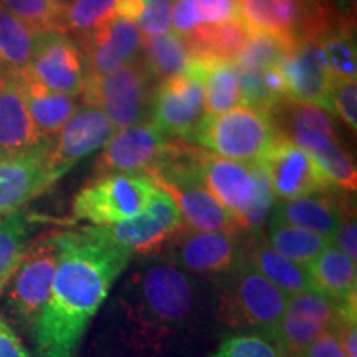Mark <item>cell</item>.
I'll use <instances>...</instances> for the list:
<instances>
[{"instance_id":"obj_1","label":"cell","mask_w":357,"mask_h":357,"mask_svg":"<svg viewBox=\"0 0 357 357\" xmlns=\"http://www.w3.org/2000/svg\"><path fill=\"white\" fill-rule=\"evenodd\" d=\"M55 235L60 257L52 293L30 336L37 357H77L89 324L132 253L93 227Z\"/></svg>"},{"instance_id":"obj_2","label":"cell","mask_w":357,"mask_h":357,"mask_svg":"<svg viewBox=\"0 0 357 357\" xmlns=\"http://www.w3.org/2000/svg\"><path fill=\"white\" fill-rule=\"evenodd\" d=\"M114 305L108 334L131 357L166 354L192 333L202 311L197 280L169 260L144 261L129 276Z\"/></svg>"},{"instance_id":"obj_3","label":"cell","mask_w":357,"mask_h":357,"mask_svg":"<svg viewBox=\"0 0 357 357\" xmlns=\"http://www.w3.org/2000/svg\"><path fill=\"white\" fill-rule=\"evenodd\" d=\"M199 172L205 189L235 218L243 234H260L276 197L260 162H236L199 149Z\"/></svg>"},{"instance_id":"obj_4","label":"cell","mask_w":357,"mask_h":357,"mask_svg":"<svg viewBox=\"0 0 357 357\" xmlns=\"http://www.w3.org/2000/svg\"><path fill=\"white\" fill-rule=\"evenodd\" d=\"M287 303V294L245 258L243 265L222 281L218 316L227 324L273 339Z\"/></svg>"},{"instance_id":"obj_5","label":"cell","mask_w":357,"mask_h":357,"mask_svg":"<svg viewBox=\"0 0 357 357\" xmlns=\"http://www.w3.org/2000/svg\"><path fill=\"white\" fill-rule=\"evenodd\" d=\"M278 137L270 114L240 106L218 116H205L195 132L197 142L208 153L236 162H261Z\"/></svg>"},{"instance_id":"obj_6","label":"cell","mask_w":357,"mask_h":357,"mask_svg":"<svg viewBox=\"0 0 357 357\" xmlns=\"http://www.w3.org/2000/svg\"><path fill=\"white\" fill-rule=\"evenodd\" d=\"M158 190L147 174H105L78 192L73 215L91 227L116 225L144 212Z\"/></svg>"},{"instance_id":"obj_7","label":"cell","mask_w":357,"mask_h":357,"mask_svg":"<svg viewBox=\"0 0 357 357\" xmlns=\"http://www.w3.org/2000/svg\"><path fill=\"white\" fill-rule=\"evenodd\" d=\"M60 257L56 235H42L26 248L2 296L7 312L17 326L32 331L52 293L53 278Z\"/></svg>"},{"instance_id":"obj_8","label":"cell","mask_w":357,"mask_h":357,"mask_svg":"<svg viewBox=\"0 0 357 357\" xmlns=\"http://www.w3.org/2000/svg\"><path fill=\"white\" fill-rule=\"evenodd\" d=\"M205 63L192 60L177 77L159 82L151 101L149 123L172 141L192 142L205 113Z\"/></svg>"},{"instance_id":"obj_9","label":"cell","mask_w":357,"mask_h":357,"mask_svg":"<svg viewBox=\"0 0 357 357\" xmlns=\"http://www.w3.org/2000/svg\"><path fill=\"white\" fill-rule=\"evenodd\" d=\"M154 86L139 58L106 77H88L82 95L83 102L105 111L119 131L149 121Z\"/></svg>"},{"instance_id":"obj_10","label":"cell","mask_w":357,"mask_h":357,"mask_svg":"<svg viewBox=\"0 0 357 357\" xmlns=\"http://www.w3.org/2000/svg\"><path fill=\"white\" fill-rule=\"evenodd\" d=\"M167 260L200 278L225 281L243 265L245 247L240 236L182 230L172 238Z\"/></svg>"},{"instance_id":"obj_11","label":"cell","mask_w":357,"mask_h":357,"mask_svg":"<svg viewBox=\"0 0 357 357\" xmlns=\"http://www.w3.org/2000/svg\"><path fill=\"white\" fill-rule=\"evenodd\" d=\"M98 234L129 253L154 255L172 242L176 235L185 230L184 218L171 195L158 190L146 211L131 220L108 227H93Z\"/></svg>"},{"instance_id":"obj_12","label":"cell","mask_w":357,"mask_h":357,"mask_svg":"<svg viewBox=\"0 0 357 357\" xmlns=\"http://www.w3.org/2000/svg\"><path fill=\"white\" fill-rule=\"evenodd\" d=\"M20 73L52 91L75 98L82 95L88 78L86 63L78 43L60 32L38 35L32 60Z\"/></svg>"},{"instance_id":"obj_13","label":"cell","mask_w":357,"mask_h":357,"mask_svg":"<svg viewBox=\"0 0 357 357\" xmlns=\"http://www.w3.org/2000/svg\"><path fill=\"white\" fill-rule=\"evenodd\" d=\"M53 141L26 154L0 159V220L22 211L63 177L52 164Z\"/></svg>"},{"instance_id":"obj_14","label":"cell","mask_w":357,"mask_h":357,"mask_svg":"<svg viewBox=\"0 0 357 357\" xmlns=\"http://www.w3.org/2000/svg\"><path fill=\"white\" fill-rule=\"evenodd\" d=\"M342 310L314 289L294 294L288 298L273 341L287 357H300L321 334L337 324Z\"/></svg>"},{"instance_id":"obj_15","label":"cell","mask_w":357,"mask_h":357,"mask_svg":"<svg viewBox=\"0 0 357 357\" xmlns=\"http://www.w3.org/2000/svg\"><path fill=\"white\" fill-rule=\"evenodd\" d=\"M174 142L149 121L119 129L102 147L96 174H149L169 154Z\"/></svg>"},{"instance_id":"obj_16","label":"cell","mask_w":357,"mask_h":357,"mask_svg":"<svg viewBox=\"0 0 357 357\" xmlns=\"http://www.w3.org/2000/svg\"><path fill=\"white\" fill-rule=\"evenodd\" d=\"M260 164L278 200L296 199L333 189L316 160L305 149L280 134Z\"/></svg>"},{"instance_id":"obj_17","label":"cell","mask_w":357,"mask_h":357,"mask_svg":"<svg viewBox=\"0 0 357 357\" xmlns=\"http://www.w3.org/2000/svg\"><path fill=\"white\" fill-rule=\"evenodd\" d=\"M77 42L84 56L88 77H106L139 60L144 35L132 20L116 15Z\"/></svg>"},{"instance_id":"obj_18","label":"cell","mask_w":357,"mask_h":357,"mask_svg":"<svg viewBox=\"0 0 357 357\" xmlns=\"http://www.w3.org/2000/svg\"><path fill=\"white\" fill-rule=\"evenodd\" d=\"M116 131L118 129L105 111L88 102L78 105L53 141L50 153L53 167L65 176L79 159L102 149Z\"/></svg>"},{"instance_id":"obj_19","label":"cell","mask_w":357,"mask_h":357,"mask_svg":"<svg viewBox=\"0 0 357 357\" xmlns=\"http://www.w3.org/2000/svg\"><path fill=\"white\" fill-rule=\"evenodd\" d=\"M287 84V95L294 101L318 106L334 114L331 102V77L318 56V48L301 38L278 63Z\"/></svg>"},{"instance_id":"obj_20","label":"cell","mask_w":357,"mask_h":357,"mask_svg":"<svg viewBox=\"0 0 357 357\" xmlns=\"http://www.w3.org/2000/svg\"><path fill=\"white\" fill-rule=\"evenodd\" d=\"M47 141L30 118L20 73H3L0 79V159L38 149Z\"/></svg>"},{"instance_id":"obj_21","label":"cell","mask_w":357,"mask_h":357,"mask_svg":"<svg viewBox=\"0 0 357 357\" xmlns=\"http://www.w3.org/2000/svg\"><path fill=\"white\" fill-rule=\"evenodd\" d=\"M352 192L337 187L303 197L278 200L273 205L270 220L288 223L314 234L333 238L339 229L342 211Z\"/></svg>"},{"instance_id":"obj_22","label":"cell","mask_w":357,"mask_h":357,"mask_svg":"<svg viewBox=\"0 0 357 357\" xmlns=\"http://www.w3.org/2000/svg\"><path fill=\"white\" fill-rule=\"evenodd\" d=\"M280 136L305 149L316 160L321 172L333 187L354 192L357 187L356 164L337 137L311 129H288Z\"/></svg>"},{"instance_id":"obj_23","label":"cell","mask_w":357,"mask_h":357,"mask_svg":"<svg viewBox=\"0 0 357 357\" xmlns=\"http://www.w3.org/2000/svg\"><path fill=\"white\" fill-rule=\"evenodd\" d=\"M250 33H270L296 43L301 40L306 6L301 0H238Z\"/></svg>"},{"instance_id":"obj_24","label":"cell","mask_w":357,"mask_h":357,"mask_svg":"<svg viewBox=\"0 0 357 357\" xmlns=\"http://www.w3.org/2000/svg\"><path fill=\"white\" fill-rule=\"evenodd\" d=\"M306 271L314 291L324 294L339 307L357 306V263L334 245L316 257Z\"/></svg>"},{"instance_id":"obj_25","label":"cell","mask_w":357,"mask_h":357,"mask_svg":"<svg viewBox=\"0 0 357 357\" xmlns=\"http://www.w3.org/2000/svg\"><path fill=\"white\" fill-rule=\"evenodd\" d=\"M192 60L212 63V61H235L247 47L250 32L242 19L225 24L205 25L187 35Z\"/></svg>"},{"instance_id":"obj_26","label":"cell","mask_w":357,"mask_h":357,"mask_svg":"<svg viewBox=\"0 0 357 357\" xmlns=\"http://www.w3.org/2000/svg\"><path fill=\"white\" fill-rule=\"evenodd\" d=\"M20 78L26 109H29L35 128L45 139H53L71 118L75 109L78 108L77 98L52 91L22 73Z\"/></svg>"},{"instance_id":"obj_27","label":"cell","mask_w":357,"mask_h":357,"mask_svg":"<svg viewBox=\"0 0 357 357\" xmlns=\"http://www.w3.org/2000/svg\"><path fill=\"white\" fill-rule=\"evenodd\" d=\"M245 258L250 265L257 271H260L268 281H271L288 298L312 289L306 266H301L281 257L258 234L253 235L248 248H245Z\"/></svg>"},{"instance_id":"obj_28","label":"cell","mask_w":357,"mask_h":357,"mask_svg":"<svg viewBox=\"0 0 357 357\" xmlns=\"http://www.w3.org/2000/svg\"><path fill=\"white\" fill-rule=\"evenodd\" d=\"M142 55V63L155 84L181 75L192 61L185 38L176 32L153 38L144 37Z\"/></svg>"},{"instance_id":"obj_29","label":"cell","mask_w":357,"mask_h":357,"mask_svg":"<svg viewBox=\"0 0 357 357\" xmlns=\"http://www.w3.org/2000/svg\"><path fill=\"white\" fill-rule=\"evenodd\" d=\"M263 238L276 253L301 266L310 265L316 257H319L326 248L333 245V238L329 236L275 220L268 223L266 236Z\"/></svg>"},{"instance_id":"obj_30","label":"cell","mask_w":357,"mask_h":357,"mask_svg":"<svg viewBox=\"0 0 357 357\" xmlns=\"http://www.w3.org/2000/svg\"><path fill=\"white\" fill-rule=\"evenodd\" d=\"M354 29L356 25L339 24L312 40L318 48L321 63L331 78H357Z\"/></svg>"},{"instance_id":"obj_31","label":"cell","mask_w":357,"mask_h":357,"mask_svg":"<svg viewBox=\"0 0 357 357\" xmlns=\"http://www.w3.org/2000/svg\"><path fill=\"white\" fill-rule=\"evenodd\" d=\"M40 32L0 7V71L20 73L29 66Z\"/></svg>"},{"instance_id":"obj_32","label":"cell","mask_w":357,"mask_h":357,"mask_svg":"<svg viewBox=\"0 0 357 357\" xmlns=\"http://www.w3.org/2000/svg\"><path fill=\"white\" fill-rule=\"evenodd\" d=\"M242 19L238 0H174V32L187 37L195 29L205 25L225 24Z\"/></svg>"},{"instance_id":"obj_33","label":"cell","mask_w":357,"mask_h":357,"mask_svg":"<svg viewBox=\"0 0 357 357\" xmlns=\"http://www.w3.org/2000/svg\"><path fill=\"white\" fill-rule=\"evenodd\" d=\"M33 229V217L25 208L0 220V296L32 243Z\"/></svg>"},{"instance_id":"obj_34","label":"cell","mask_w":357,"mask_h":357,"mask_svg":"<svg viewBox=\"0 0 357 357\" xmlns=\"http://www.w3.org/2000/svg\"><path fill=\"white\" fill-rule=\"evenodd\" d=\"M205 113L218 116L243 106L238 70L234 61L205 63Z\"/></svg>"},{"instance_id":"obj_35","label":"cell","mask_w":357,"mask_h":357,"mask_svg":"<svg viewBox=\"0 0 357 357\" xmlns=\"http://www.w3.org/2000/svg\"><path fill=\"white\" fill-rule=\"evenodd\" d=\"M116 17V0H71L63 8V33L82 40Z\"/></svg>"},{"instance_id":"obj_36","label":"cell","mask_w":357,"mask_h":357,"mask_svg":"<svg viewBox=\"0 0 357 357\" xmlns=\"http://www.w3.org/2000/svg\"><path fill=\"white\" fill-rule=\"evenodd\" d=\"M296 43L270 33H250L247 47L234 63L242 70H265L270 66H278Z\"/></svg>"},{"instance_id":"obj_37","label":"cell","mask_w":357,"mask_h":357,"mask_svg":"<svg viewBox=\"0 0 357 357\" xmlns=\"http://www.w3.org/2000/svg\"><path fill=\"white\" fill-rule=\"evenodd\" d=\"M0 7L40 33H63V8L50 0H0Z\"/></svg>"},{"instance_id":"obj_38","label":"cell","mask_w":357,"mask_h":357,"mask_svg":"<svg viewBox=\"0 0 357 357\" xmlns=\"http://www.w3.org/2000/svg\"><path fill=\"white\" fill-rule=\"evenodd\" d=\"M212 357H287L273 339L255 333H240L227 337Z\"/></svg>"},{"instance_id":"obj_39","label":"cell","mask_w":357,"mask_h":357,"mask_svg":"<svg viewBox=\"0 0 357 357\" xmlns=\"http://www.w3.org/2000/svg\"><path fill=\"white\" fill-rule=\"evenodd\" d=\"M236 70H238V82L243 106L270 114V111L278 105L280 100H276L270 93V89L266 88L261 70H242L238 66H236Z\"/></svg>"},{"instance_id":"obj_40","label":"cell","mask_w":357,"mask_h":357,"mask_svg":"<svg viewBox=\"0 0 357 357\" xmlns=\"http://www.w3.org/2000/svg\"><path fill=\"white\" fill-rule=\"evenodd\" d=\"M172 2L174 0H144V10L136 20L144 37H160L171 32Z\"/></svg>"},{"instance_id":"obj_41","label":"cell","mask_w":357,"mask_h":357,"mask_svg":"<svg viewBox=\"0 0 357 357\" xmlns=\"http://www.w3.org/2000/svg\"><path fill=\"white\" fill-rule=\"evenodd\" d=\"M331 102L334 114L356 132L357 129V84L356 79H331Z\"/></svg>"},{"instance_id":"obj_42","label":"cell","mask_w":357,"mask_h":357,"mask_svg":"<svg viewBox=\"0 0 357 357\" xmlns=\"http://www.w3.org/2000/svg\"><path fill=\"white\" fill-rule=\"evenodd\" d=\"M333 245L357 263V220L354 205H351V197L344 205L339 229L333 236Z\"/></svg>"},{"instance_id":"obj_43","label":"cell","mask_w":357,"mask_h":357,"mask_svg":"<svg viewBox=\"0 0 357 357\" xmlns=\"http://www.w3.org/2000/svg\"><path fill=\"white\" fill-rule=\"evenodd\" d=\"M300 357H347L336 333V326L321 334Z\"/></svg>"},{"instance_id":"obj_44","label":"cell","mask_w":357,"mask_h":357,"mask_svg":"<svg viewBox=\"0 0 357 357\" xmlns=\"http://www.w3.org/2000/svg\"><path fill=\"white\" fill-rule=\"evenodd\" d=\"M0 357H32L2 312H0Z\"/></svg>"},{"instance_id":"obj_45","label":"cell","mask_w":357,"mask_h":357,"mask_svg":"<svg viewBox=\"0 0 357 357\" xmlns=\"http://www.w3.org/2000/svg\"><path fill=\"white\" fill-rule=\"evenodd\" d=\"M142 10H144V0H116V15L132 20L134 24L141 17Z\"/></svg>"},{"instance_id":"obj_46","label":"cell","mask_w":357,"mask_h":357,"mask_svg":"<svg viewBox=\"0 0 357 357\" xmlns=\"http://www.w3.org/2000/svg\"><path fill=\"white\" fill-rule=\"evenodd\" d=\"M331 10L336 13L341 20L347 24L356 25V3L357 0H326Z\"/></svg>"},{"instance_id":"obj_47","label":"cell","mask_w":357,"mask_h":357,"mask_svg":"<svg viewBox=\"0 0 357 357\" xmlns=\"http://www.w3.org/2000/svg\"><path fill=\"white\" fill-rule=\"evenodd\" d=\"M310 10H323V8H329L326 0H301Z\"/></svg>"},{"instance_id":"obj_48","label":"cell","mask_w":357,"mask_h":357,"mask_svg":"<svg viewBox=\"0 0 357 357\" xmlns=\"http://www.w3.org/2000/svg\"><path fill=\"white\" fill-rule=\"evenodd\" d=\"M50 2H53V3H55V6H58V7L65 8V7L68 6V3L71 2V0H50Z\"/></svg>"},{"instance_id":"obj_49","label":"cell","mask_w":357,"mask_h":357,"mask_svg":"<svg viewBox=\"0 0 357 357\" xmlns=\"http://www.w3.org/2000/svg\"><path fill=\"white\" fill-rule=\"evenodd\" d=\"M2 77H3V73H2V71H0V79H2Z\"/></svg>"},{"instance_id":"obj_50","label":"cell","mask_w":357,"mask_h":357,"mask_svg":"<svg viewBox=\"0 0 357 357\" xmlns=\"http://www.w3.org/2000/svg\"><path fill=\"white\" fill-rule=\"evenodd\" d=\"M2 73H3V71H2Z\"/></svg>"}]
</instances>
